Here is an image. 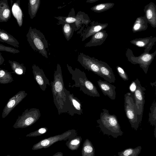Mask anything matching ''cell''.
I'll use <instances>...</instances> for the list:
<instances>
[{
	"label": "cell",
	"mask_w": 156,
	"mask_h": 156,
	"mask_svg": "<svg viewBox=\"0 0 156 156\" xmlns=\"http://www.w3.org/2000/svg\"><path fill=\"white\" fill-rule=\"evenodd\" d=\"M102 111L100 119L97 122L103 134L111 136L114 138L122 136L123 132L121 130L117 116L115 115L110 114L106 109H103Z\"/></svg>",
	"instance_id": "6da1fadb"
},
{
	"label": "cell",
	"mask_w": 156,
	"mask_h": 156,
	"mask_svg": "<svg viewBox=\"0 0 156 156\" xmlns=\"http://www.w3.org/2000/svg\"><path fill=\"white\" fill-rule=\"evenodd\" d=\"M67 66L69 73L72 75V79L75 82V84L72 86V87H79L80 90L90 96L100 97L96 87L87 78L84 72L77 68H75L74 70L68 64Z\"/></svg>",
	"instance_id": "7a4b0ae2"
},
{
	"label": "cell",
	"mask_w": 156,
	"mask_h": 156,
	"mask_svg": "<svg viewBox=\"0 0 156 156\" xmlns=\"http://www.w3.org/2000/svg\"><path fill=\"white\" fill-rule=\"evenodd\" d=\"M50 84L54 102L60 113L61 110H63L66 99L62 71L58 63L57 65L56 70L55 71L53 81L51 82Z\"/></svg>",
	"instance_id": "3957f363"
},
{
	"label": "cell",
	"mask_w": 156,
	"mask_h": 156,
	"mask_svg": "<svg viewBox=\"0 0 156 156\" xmlns=\"http://www.w3.org/2000/svg\"><path fill=\"white\" fill-rule=\"evenodd\" d=\"M27 40L31 48L46 58H48V43L44 35L40 31L30 27L26 35Z\"/></svg>",
	"instance_id": "277c9868"
},
{
	"label": "cell",
	"mask_w": 156,
	"mask_h": 156,
	"mask_svg": "<svg viewBox=\"0 0 156 156\" xmlns=\"http://www.w3.org/2000/svg\"><path fill=\"white\" fill-rule=\"evenodd\" d=\"M124 107L126 116L131 127L136 130L140 124L139 122L134 96L132 93L128 92L125 94Z\"/></svg>",
	"instance_id": "5b68a950"
},
{
	"label": "cell",
	"mask_w": 156,
	"mask_h": 156,
	"mask_svg": "<svg viewBox=\"0 0 156 156\" xmlns=\"http://www.w3.org/2000/svg\"><path fill=\"white\" fill-rule=\"evenodd\" d=\"M156 54V50L151 53L144 52L138 56H135L132 51L128 48L126 52L127 60L133 64H138L146 74L149 66L152 63Z\"/></svg>",
	"instance_id": "8992f818"
},
{
	"label": "cell",
	"mask_w": 156,
	"mask_h": 156,
	"mask_svg": "<svg viewBox=\"0 0 156 156\" xmlns=\"http://www.w3.org/2000/svg\"><path fill=\"white\" fill-rule=\"evenodd\" d=\"M40 116L39 109L34 108L27 109L18 117L13 127L16 129L29 127L35 123Z\"/></svg>",
	"instance_id": "52a82bcc"
},
{
	"label": "cell",
	"mask_w": 156,
	"mask_h": 156,
	"mask_svg": "<svg viewBox=\"0 0 156 156\" xmlns=\"http://www.w3.org/2000/svg\"><path fill=\"white\" fill-rule=\"evenodd\" d=\"M76 135L75 130H69L62 134L50 136L41 140L34 144L32 149L36 150L42 148H46L57 142L72 138L75 137Z\"/></svg>",
	"instance_id": "ba28073f"
},
{
	"label": "cell",
	"mask_w": 156,
	"mask_h": 156,
	"mask_svg": "<svg viewBox=\"0 0 156 156\" xmlns=\"http://www.w3.org/2000/svg\"><path fill=\"white\" fill-rule=\"evenodd\" d=\"M59 21L58 24L65 23H74L76 28L75 31L82 28V25L87 26L91 22L88 15L83 12H79L76 16H68L67 17H55Z\"/></svg>",
	"instance_id": "9c48e42d"
},
{
	"label": "cell",
	"mask_w": 156,
	"mask_h": 156,
	"mask_svg": "<svg viewBox=\"0 0 156 156\" xmlns=\"http://www.w3.org/2000/svg\"><path fill=\"white\" fill-rule=\"evenodd\" d=\"M146 89L142 87L139 81L136 88L132 93L134 96V100L137 109L139 122L140 124L142 120L145 103V92Z\"/></svg>",
	"instance_id": "30bf717a"
},
{
	"label": "cell",
	"mask_w": 156,
	"mask_h": 156,
	"mask_svg": "<svg viewBox=\"0 0 156 156\" xmlns=\"http://www.w3.org/2000/svg\"><path fill=\"white\" fill-rule=\"evenodd\" d=\"M77 60L85 69L90 71L102 77L94 57H90L81 52L78 55Z\"/></svg>",
	"instance_id": "8fae6325"
},
{
	"label": "cell",
	"mask_w": 156,
	"mask_h": 156,
	"mask_svg": "<svg viewBox=\"0 0 156 156\" xmlns=\"http://www.w3.org/2000/svg\"><path fill=\"white\" fill-rule=\"evenodd\" d=\"M27 95L25 91L21 90L10 98L2 111V118L6 117Z\"/></svg>",
	"instance_id": "7c38bea8"
},
{
	"label": "cell",
	"mask_w": 156,
	"mask_h": 156,
	"mask_svg": "<svg viewBox=\"0 0 156 156\" xmlns=\"http://www.w3.org/2000/svg\"><path fill=\"white\" fill-rule=\"evenodd\" d=\"M32 72L35 80L41 89L45 91L47 85H50L48 79L46 77L43 70L38 66L34 64L32 66Z\"/></svg>",
	"instance_id": "4fadbf2b"
},
{
	"label": "cell",
	"mask_w": 156,
	"mask_h": 156,
	"mask_svg": "<svg viewBox=\"0 0 156 156\" xmlns=\"http://www.w3.org/2000/svg\"><path fill=\"white\" fill-rule=\"evenodd\" d=\"M95 60L99 66L102 78L110 83H115V78L112 68L105 62L96 58Z\"/></svg>",
	"instance_id": "5bb4252c"
},
{
	"label": "cell",
	"mask_w": 156,
	"mask_h": 156,
	"mask_svg": "<svg viewBox=\"0 0 156 156\" xmlns=\"http://www.w3.org/2000/svg\"><path fill=\"white\" fill-rule=\"evenodd\" d=\"M90 26L84 30L81 34L82 41L99 31L105 29L108 25L107 23H101L94 21L90 22Z\"/></svg>",
	"instance_id": "9a60e30c"
},
{
	"label": "cell",
	"mask_w": 156,
	"mask_h": 156,
	"mask_svg": "<svg viewBox=\"0 0 156 156\" xmlns=\"http://www.w3.org/2000/svg\"><path fill=\"white\" fill-rule=\"evenodd\" d=\"M156 41V37L150 36L149 37L136 38L131 40L130 42L136 46L144 48L145 49L144 52H149Z\"/></svg>",
	"instance_id": "2e32d148"
},
{
	"label": "cell",
	"mask_w": 156,
	"mask_h": 156,
	"mask_svg": "<svg viewBox=\"0 0 156 156\" xmlns=\"http://www.w3.org/2000/svg\"><path fill=\"white\" fill-rule=\"evenodd\" d=\"M145 17L147 23L153 28L156 27V5L151 2L144 6Z\"/></svg>",
	"instance_id": "e0dca14e"
},
{
	"label": "cell",
	"mask_w": 156,
	"mask_h": 156,
	"mask_svg": "<svg viewBox=\"0 0 156 156\" xmlns=\"http://www.w3.org/2000/svg\"><path fill=\"white\" fill-rule=\"evenodd\" d=\"M98 84L102 92L105 96H108L112 100H114L116 98V87L106 81L99 80L97 81Z\"/></svg>",
	"instance_id": "ac0fdd59"
},
{
	"label": "cell",
	"mask_w": 156,
	"mask_h": 156,
	"mask_svg": "<svg viewBox=\"0 0 156 156\" xmlns=\"http://www.w3.org/2000/svg\"><path fill=\"white\" fill-rule=\"evenodd\" d=\"M108 34L105 30H102L92 36L90 40L85 45V47H90L101 45L105 41Z\"/></svg>",
	"instance_id": "d6986e66"
},
{
	"label": "cell",
	"mask_w": 156,
	"mask_h": 156,
	"mask_svg": "<svg viewBox=\"0 0 156 156\" xmlns=\"http://www.w3.org/2000/svg\"><path fill=\"white\" fill-rule=\"evenodd\" d=\"M10 2L12 15L19 27H21L23 25V13L20 7V0H17L15 2H13L12 0H11Z\"/></svg>",
	"instance_id": "ffe728a7"
},
{
	"label": "cell",
	"mask_w": 156,
	"mask_h": 156,
	"mask_svg": "<svg viewBox=\"0 0 156 156\" xmlns=\"http://www.w3.org/2000/svg\"><path fill=\"white\" fill-rule=\"evenodd\" d=\"M11 12L8 0H0V22H7L11 18Z\"/></svg>",
	"instance_id": "44dd1931"
},
{
	"label": "cell",
	"mask_w": 156,
	"mask_h": 156,
	"mask_svg": "<svg viewBox=\"0 0 156 156\" xmlns=\"http://www.w3.org/2000/svg\"><path fill=\"white\" fill-rule=\"evenodd\" d=\"M0 41L6 43L18 48L20 47V43L17 39L5 31L1 29H0Z\"/></svg>",
	"instance_id": "7402d4cb"
},
{
	"label": "cell",
	"mask_w": 156,
	"mask_h": 156,
	"mask_svg": "<svg viewBox=\"0 0 156 156\" xmlns=\"http://www.w3.org/2000/svg\"><path fill=\"white\" fill-rule=\"evenodd\" d=\"M64 91L66 95V98L69 100L70 104L73 107V110H75V113L80 115L82 113V105L80 101L76 98L74 97L73 94L70 93V92L66 88Z\"/></svg>",
	"instance_id": "603a6c76"
},
{
	"label": "cell",
	"mask_w": 156,
	"mask_h": 156,
	"mask_svg": "<svg viewBox=\"0 0 156 156\" xmlns=\"http://www.w3.org/2000/svg\"><path fill=\"white\" fill-rule=\"evenodd\" d=\"M147 23L144 16L137 17L133 25L132 31L134 33L146 30L148 27Z\"/></svg>",
	"instance_id": "cb8c5ba5"
},
{
	"label": "cell",
	"mask_w": 156,
	"mask_h": 156,
	"mask_svg": "<svg viewBox=\"0 0 156 156\" xmlns=\"http://www.w3.org/2000/svg\"><path fill=\"white\" fill-rule=\"evenodd\" d=\"M8 62L13 71L12 73L19 76L25 74L26 69L23 64H20L18 62L10 60H9Z\"/></svg>",
	"instance_id": "d4e9b609"
},
{
	"label": "cell",
	"mask_w": 156,
	"mask_h": 156,
	"mask_svg": "<svg viewBox=\"0 0 156 156\" xmlns=\"http://www.w3.org/2000/svg\"><path fill=\"white\" fill-rule=\"evenodd\" d=\"M95 149L91 142L88 139L84 141L82 148V156H94Z\"/></svg>",
	"instance_id": "484cf974"
},
{
	"label": "cell",
	"mask_w": 156,
	"mask_h": 156,
	"mask_svg": "<svg viewBox=\"0 0 156 156\" xmlns=\"http://www.w3.org/2000/svg\"><path fill=\"white\" fill-rule=\"evenodd\" d=\"M40 3L41 0H29L28 11L31 19H33L36 16Z\"/></svg>",
	"instance_id": "4316f807"
},
{
	"label": "cell",
	"mask_w": 156,
	"mask_h": 156,
	"mask_svg": "<svg viewBox=\"0 0 156 156\" xmlns=\"http://www.w3.org/2000/svg\"><path fill=\"white\" fill-rule=\"evenodd\" d=\"M63 34L67 41L72 37L75 31L76 27L74 23H65L62 24Z\"/></svg>",
	"instance_id": "83f0119b"
},
{
	"label": "cell",
	"mask_w": 156,
	"mask_h": 156,
	"mask_svg": "<svg viewBox=\"0 0 156 156\" xmlns=\"http://www.w3.org/2000/svg\"><path fill=\"white\" fill-rule=\"evenodd\" d=\"M112 2H105L97 4L90 8V9L95 12L101 13L107 10L114 6Z\"/></svg>",
	"instance_id": "f1b7e54d"
},
{
	"label": "cell",
	"mask_w": 156,
	"mask_h": 156,
	"mask_svg": "<svg viewBox=\"0 0 156 156\" xmlns=\"http://www.w3.org/2000/svg\"><path fill=\"white\" fill-rule=\"evenodd\" d=\"M141 146H137L134 148H127L122 151L118 152L117 155L119 156H138L141 152Z\"/></svg>",
	"instance_id": "f546056e"
},
{
	"label": "cell",
	"mask_w": 156,
	"mask_h": 156,
	"mask_svg": "<svg viewBox=\"0 0 156 156\" xmlns=\"http://www.w3.org/2000/svg\"><path fill=\"white\" fill-rule=\"evenodd\" d=\"M13 81L11 73L8 70L0 68V83L6 84Z\"/></svg>",
	"instance_id": "4dcf8cb0"
},
{
	"label": "cell",
	"mask_w": 156,
	"mask_h": 156,
	"mask_svg": "<svg viewBox=\"0 0 156 156\" xmlns=\"http://www.w3.org/2000/svg\"><path fill=\"white\" fill-rule=\"evenodd\" d=\"M82 140L80 136H75L69 139L66 144L68 148L72 151L78 149L79 147Z\"/></svg>",
	"instance_id": "1f68e13d"
},
{
	"label": "cell",
	"mask_w": 156,
	"mask_h": 156,
	"mask_svg": "<svg viewBox=\"0 0 156 156\" xmlns=\"http://www.w3.org/2000/svg\"><path fill=\"white\" fill-rule=\"evenodd\" d=\"M148 121L151 125L156 126V102H153L150 108L149 113Z\"/></svg>",
	"instance_id": "d6a6232c"
},
{
	"label": "cell",
	"mask_w": 156,
	"mask_h": 156,
	"mask_svg": "<svg viewBox=\"0 0 156 156\" xmlns=\"http://www.w3.org/2000/svg\"><path fill=\"white\" fill-rule=\"evenodd\" d=\"M48 130V129L45 127L41 128L34 132H32L26 135V136L35 137L41 135L46 133Z\"/></svg>",
	"instance_id": "836d02e7"
},
{
	"label": "cell",
	"mask_w": 156,
	"mask_h": 156,
	"mask_svg": "<svg viewBox=\"0 0 156 156\" xmlns=\"http://www.w3.org/2000/svg\"><path fill=\"white\" fill-rule=\"evenodd\" d=\"M0 51H4L12 53H17L20 52V51L15 48L4 46L0 44Z\"/></svg>",
	"instance_id": "e575fe53"
},
{
	"label": "cell",
	"mask_w": 156,
	"mask_h": 156,
	"mask_svg": "<svg viewBox=\"0 0 156 156\" xmlns=\"http://www.w3.org/2000/svg\"><path fill=\"white\" fill-rule=\"evenodd\" d=\"M116 68L119 75L124 80H128V75L122 68L120 66H117Z\"/></svg>",
	"instance_id": "d590c367"
},
{
	"label": "cell",
	"mask_w": 156,
	"mask_h": 156,
	"mask_svg": "<svg viewBox=\"0 0 156 156\" xmlns=\"http://www.w3.org/2000/svg\"><path fill=\"white\" fill-rule=\"evenodd\" d=\"M139 81L138 79H136V80L132 82L129 87V89L131 93H133L135 91L136 88L137 84Z\"/></svg>",
	"instance_id": "8d00e7d4"
},
{
	"label": "cell",
	"mask_w": 156,
	"mask_h": 156,
	"mask_svg": "<svg viewBox=\"0 0 156 156\" xmlns=\"http://www.w3.org/2000/svg\"><path fill=\"white\" fill-rule=\"evenodd\" d=\"M5 61V59L0 53V65H2Z\"/></svg>",
	"instance_id": "74e56055"
},
{
	"label": "cell",
	"mask_w": 156,
	"mask_h": 156,
	"mask_svg": "<svg viewBox=\"0 0 156 156\" xmlns=\"http://www.w3.org/2000/svg\"><path fill=\"white\" fill-rule=\"evenodd\" d=\"M63 156V153H62L60 152H58L54 155H53V156Z\"/></svg>",
	"instance_id": "f35d334b"
},
{
	"label": "cell",
	"mask_w": 156,
	"mask_h": 156,
	"mask_svg": "<svg viewBox=\"0 0 156 156\" xmlns=\"http://www.w3.org/2000/svg\"><path fill=\"white\" fill-rule=\"evenodd\" d=\"M98 0H87L86 2L89 3H93V2H96L97 1H98Z\"/></svg>",
	"instance_id": "ab89813d"
},
{
	"label": "cell",
	"mask_w": 156,
	"mask_h": 156,
	"mask_svg": "<svg viewBox=\"0 0 156 156\" xmlns=\"http://www.w3.org/2000/svg\"><path fill=\"white\" fill-rule=\"evenodd\" d=\"M156 126H155V128H154V137H155V138H156Z\"/></svg>",
	"instance_id": "60d3db41"
}]
</instances>
